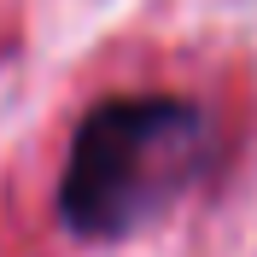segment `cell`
Wrapping results in <instances>:
<instances>
[{"mask_svg":"<svg viewBox=\"0 0 257 257\" xmlns=\"http://www.w3.org/2000/svg\"><path fill=\"white\" fill-rule=\"evenodd\" d=\"M216 164V117L187 94H111L88 105L59 170L70 240H128L181 205Z\"/></svg>","mask_w":257,"mask_h":257,"instance_id":"1","label":"cell"}]
</instances>
